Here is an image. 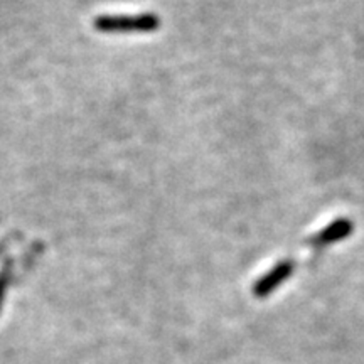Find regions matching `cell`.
<instances>
[{
	"instance_id": "obj_5",
	"label": "cell",
	"mask_w": 364,
	"mask_h": 364,
	"mask_svg": "<svg viewBox=\"0 0 364 364\" xmlns=\"http://www.w3.org/2000/svg\"><path fill=\"white\" fill-rule=\"evenodd\" d=\"M7 250V241H0V255Z\"/></svg>"
},
{
	"instance_id": "obj_3",
	"label": "cell",
	"mask_w": 364,
	"mask_h": 364,
	"mask_svg": "<svg viewBox=\"0 0 364 364\" xmlns=\"http://www.w3.org/2000/svg\"><path fill=\"white\" fill-rule=\"evenodd\" d=\"M353 223L346 218H341V220L332 221L331 225H327L326 228H322L318 233H316L311 238V245L312 247L322 248L327 247V245L338 243V241H343L348 238V236L353 235Z\"/></svg>"
},
{
	"instance_id": "obj_2",
	"label": "cell",
	"mask_w": 364,
	"mask_h": 364,
	"mask_svg": "<svg viewBox=\"0 0 364 364\" xmlns=\"http://www.w3.org/2000/svg\"><path fill=\"white\" fill-rule=\"evenodd\" d=\"M294 273V263L290 260H284L277 263L272 270H268L262 279H258L253 285V295L258 299H265L268 295L275 292L282 284L292 277Z\"/></svg>"
},
{
	"instance_id": "obj_1",
	"label": "cell",
	"mask_w": 364,
	"mask_h": 364,
	"mask_svg": "<svg viewBox=\"0 0 364 364\" xmlns=\"http://www.w3.org/2000/svg\"><path fill=\"white\" fill-rule=\"evenodd\" d=\"M161 26V19L152 12L139 16H100L95 27L100 33H154Z\"/></svg>"
},
{
	"instance_id": "obj_4",
	"label": "cell",
	"mask_w": 364,
	"mask_h": 364,
	"mask_svg": "<svg viewBox=\"0 0 364 364\" xmlns=\"http://www.w3.org/2000/svg\"><path fill=\"white\" fill-rule=\"evenodd\" d=\"M11 263H6V265L2 267V270H0V311H2L4 299H6L9 284H11Z\"/></svg>"
}]
</instances>
